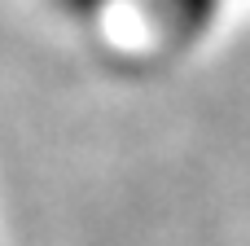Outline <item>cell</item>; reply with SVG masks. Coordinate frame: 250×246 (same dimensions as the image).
Segmentation results:
<instances>
[{"mask_svg":"<svg viewBox=\"0 0 250 246\" xmlns=\"http://www.w3.org/2000/svg\"><path fill=\"white\" fill-rule=\"evenodd\" d=\"M149 9H154V18H158L167 31H176V35H198V31L215 18L220 0H149Z\"/></svg>","mask_w":250,"mask_h":246,"instance_id":"6da1fadb","label":"cell"},{"mask_svg":"<svg viewBox=\"0 0 250 246\" xmlns=\"http://www.w3.org/2000/svg\"><path fill=\"white\" fill-rule=\"evenodd\" d=\"M66 4H70L75 13H92V9H101L105 0H66Z\"/></svg>","mask_w":250,"mask_h":246,"instance_id":"7a4b0ae2","label":"cell"}]
</instances>
